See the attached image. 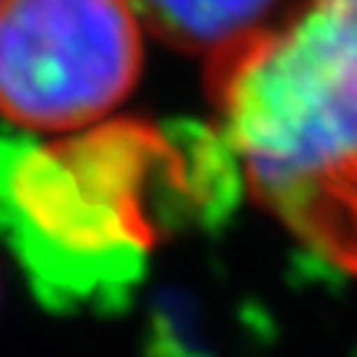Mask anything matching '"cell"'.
Returning <instances> with one entry per match:
<instances>
[{
    "label": "cell",
    "instance_id": "obj_3",
    "mask_svg": "<svg viewBox=\"0 0 357 357\" xmlns=\"http://www.w3.org/2000/svg\"><path fill=\"white\" fill-rule=\"evenodd\" d=\"M142 70L132 0H0V116L33 132L93 126Z\"/></svg>",
    "mask_w": 357,
    "mask_h": 357
},
{
    "label": "cell",
    "instance_id": "obj_4",
    "mask_svg": "<svg viewBox=\"0 0 357 357\" xmlns=\"http://www.w3.org/2000/svg\"><path fill=\"white\" fill-rule=\"evenodd\" d=\"M132 7L169 47L212 56L258 30L275 0H132Z\"/></svg>",
    "mask_w": 357,
    "mask_h": 357
},
{
    "label": "cell",
    "instance_id": "obj_1",
    "mask_svg": "<svg viewBox=\"0 0 357 357\" xmlns=\"http://www.w3.org/2000/svg\"><path fill=\"white\" fill-rule=\"evenodd\" d=\"M205 77L252 195L357 275V0H305L215 50Z\"/></svg>",
    "mask_w": 357,
    "mask_h": 357
},
{
    "label": "cell",
    "instance_id": "obj_2",
    "mask_svg": "<svg viewBox=\"0 0 357 357\" xmlns=\"http://www.w3.org/2000/svg\"><path fill=\"white\" fill-rule=\"evenodd\" d=\"M222 146L113 123L0 162V218L33 291L53 307L119 301L162 225L222 185Z\"/></svg>",
    "mask_w": 357,
    "mask_h": 357
}]
</instances>
